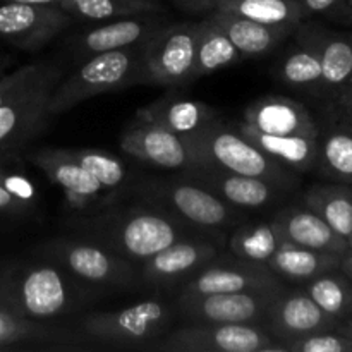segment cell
<instances>
[{"instance_id":"19","label":"cell","mask_w":352,"mask_h":352,"mask_svg":"<svg viewBox=\"0 0 352 352\" xmlns=\"http://www.w3.org/2000/svg\"><path fill=\"white\" fill-rule=\"evenodd\" d=\"M294 34L313 47L318 55L322 65V98L327 102L352 78V33H339L302 21Z\"/></svg>"},{"instance_id":"34","label":"cell","mask_w":352,"mask_h":352,"mask_svg":"<svg viewBox=\"0 0 352 352\" xmlns=\"http://www.w3.org/2000/svg\"><path fill=\"white\" fill-rule=\"evenodd\" d=\"M309 298L332 318L342 322L352 315V280L333 270L302 282Z\"/></svg>"},{"instance_id":"16","label":"cell","mask_w":352,"mask_h":352,"mask_svg":"<svg viewBox=\"0 0 352 352\" xmlns=\"http://www.w3.org/2000/svg\"><path fill=\"white\" fill-rule=\"evenodd\" d=\"M265 323L270 336L282 346L298 337L336 330L340 325L309 298L305 289H285V285L275 294Z\"/></svg>"},{"instance_id":"4","label":"cell","mask_w":352,"mask_h":352,"mask_svg":"<svg viewBox=\"0 0 352 352\" xmlns=\"http://www.w3.org/2000/svg\"><path fill=\"white\" fill-rule=\"evenodd\" d=\"M186 143L195 155L196 165L263 179L287 191L298 186V177L291 168L263 153L237 126H229L217 119L198 134L188 138Z\"/></svg>"},{"instance_id":"14","label":"cell","mask_w":352,"mask_h":352,"mask_svg":"<svg viewBox=\"0 0 352 352\" xmlns=\"http://www.w3.org/2000/svg\"><path fill=\"white\" fill-rule=\"evenodd\" d=\"M284 282L265 265L234 260H212L182 284L181 296L230 294V292L280 289Z\"/></svg>"},{"instance_id":"37","label":"cell","mask_w":352,"mask_h":352,"mask_svg":"<svg viewBox=\"0 0 352 352\" xmlns=\"http://www.w3.org/2000/svg\"><path fill=\"white\" fill-rule=\"evenodd\" d=\"M285 352H352V339L339 330L308 333L284 344Z\"/></svg>"},{"instance_id":"28","label":"cell","mask_w":352,"mask_h":352,"mask_svg":"<svg viewBox=\"0 0 352 352\" xmlns=\"http://www.w3.org/2000/svg\"><path fill=\"white\" fill-rule=\"evenodd\" d=\"M315 168L320 175L352 186V127L329 120L318 133Z\"/></svg>"},{"instance_id":"25","label":"cell","mask_w":352,"mask_h":352,"mask_svg":"<svg viewBox=\"0 0 352 352\" xmlns=\"http://www.w3.org/2000/svg\"><path fill=\"white\" fill-rule=\"evenodd\" d=\"M208 17L226 31L243 58L263 57V55L272 54L285 38L294 34V31L285 30V28L268 26V24L256 23V21L217 9L210 12Z\"/></svg>"},{"instance_id":"5","label":"cell","mask_w":352,"mask_h":352,"mask_svg":"<svg viewBox=\"0 0 352 352\" xmlns=\"http://www.w3.org/2000/svg\"><path fill=\"white\" fill-rule=\"evenodd\" d=\"M64 69L52 60L28 64L26 74L0 102V155L14 153L47 126L48 102Z\"/></svg>"},{"instance_id":"18","label":"cell","mask_w":352,"mask_h":352,"mask_svg":"<svg viewBox=\"0 0 352 352\" xmlns=\"http://www.w3.org/2000/svg\"><path fill=\"white\" fill-rule=\"evenodd\" d=\"M181 175L205 186L215 192L219 198L239 210H260L277 205L282 201L287 189L250 175L232 174V172L219 170L205 165H195L186 168Z\"/></svg>"},{"instance_id":"32","label":"cell","mask_w":352,"mask_h":352,"mask_svg":"<svg viewBox=\"0 0 352 352\" xmlns=\"http://www.w3.org/2000/svg\"><path fill=\"white\" fill-rule=\"evenodd\" d=\"M282 243L285 241L282 239L274 220H270L239 226L230 236L229 248L230 253L239 260L267 267L268 260L274 256Z\"/></svg>"},{"instance_id":"7","label":"cell","mask_w":352,"mask_h":352,"mask_svg":"<svg viewBox=\"0 0 352 352\" xmlns=\"http://www.w3.org/2000/svg\"><path fill=\"white\" fill-rule=\"evenodd\" d=\"M45 261L57 265L89 287H127L140 278L134 261L119 256L103 244L89 239L58 237L40 246Z\"/></svg>"},{"instance_id":"45","label":"cell","mask_w":352,"mask_h":352,"mask_svg":"<svg viewBox=\"0 0 352 352\" xmlns=\"http://www.w3.org/2000/svg\"><path fill=\"white\" fill-rule=\"evenodd\" d=\"M3 2H21V3H43V6H58L60 0H3Z\"/></svg>"},{"instance_id":"23","label":"cell","mask_w":352,"mask_h":352,"mask_svg":"<svg viewBox=\"0 0 352 352\" xmlns=\"http://www.w3.org/2000/svg\"><path fill=\"white\" fill-rule=\"evenodd\" d=\"M272 220L285 243L337 254L349 248L346 237L337 234L322 217L306 206H289L275 213Z\"/></svg>"},{"instance_id":"3","label":"cell","mask_w":352,"mask_h":352,"mask_svg":"<svg viewBox=\"0 0 352 352\" xmlns=\"http://www.w3.org/2000/svg\"><path fill=\"white\" fill-rule=\"evenodd\" d=\"M134 192L141 203L164 210L191 229L215 239L241 222L239 208L184 175L143 179L134 186Z\"/></svg>"},{"instance_id":"30","label":"cell","mask_w":352,"mask_h":352,"mask_svg":"<svg viewBox=\"0 0 352 352\" xmlns=\"http://www.w3.org/2000/svg\"><path fill=\"white\" fill-rule=\"evenodd\" d=\"M306 208L322 217L337 234L349 237L352 234V186L315 184L302 195Z\"/></svg>"},{"instance_id":"36","label":"cell","mask_w":352,"mask_h":352,"mask_svg":"<svg viewBox=\"0 0 352 352\" xmlns=\"http://www.w3.org/2000/svg\"><path fill=\"white\" fill-rule=\"evenodd\" d=\"M71 155L96 181L110 191H117L127 181V168L120 158L102 150H71Z\"/></svg>"},{"instance_id":"44","label":"cell","mask_w":352,"mask_h":352,"mask_svg":"<svg viewBox=\"0 0 352 352\" xmlns=\"http://www.w3.org/2000/svg\"><path fill=\"white\" fill-rule=\"evenodd\" d=\"M337 330H339V332H342L344 336L351 337L352 339V315L347 316L346 320H342V322H340V325L337 327Z\"/></svg>"},{"instance_id":"8","label":"cell","mask_w":352,"mask_h":352,"mask_svg":"<svg viewBox=\"0 0 352 352\" xmlns=\"http://www.w3.org/2000/svg\"><path fill=\"white\" fill-rule=\"evenodd\" d=\"M174 311L162 301H143L110 313H91L81 322L88 339L110 349H144L168 329Z\"/></svg>"},{"instance_id":"42","label":"cell","mask_w":352,"mask_h":352,"mask_svg":"<svg viewBox=\"0 0 352 352\" xmlns=\"http://www.w3.org/2000/svg\"><path fill=\"white\" fill-rule=\"evenodd\" d=\"M175 6L189 14H210L219 7L220 0H174Z\"/></svg>"},{"instance_id":"6","label":"cell","mask_w":352,"mask_h":352,"mask_svg":"<svg viewBox=\"0 0 352 352\" xmlns=\"http://www.w3.org/2000/svg\"><path fill=\"white\" fill-rule=\"evenodd\" d=\"M141 47L143 45L91 55L71 74L62 76L52 91L48 116H60L93 96L140 85Z\"/></svg>"},{"instance_id":"17","label":"cell","mask_w":352,"mask_h":352,"mask_svg":"<svg viewBox=\"0 0 352 352\" xmlns=\"http://www.w3.org/2000/svg\"><path fill=\"white\" fill-rule=\"evenodd\" d=\"M120 148L129 157L168 170H186L196 165L186 140L148 120L134 119L120 136Z\"/></svg>"},{"instance_id":"41","label":"cell","mask_w":352,"mask_h":352,"mask_svg":"<svg viewBox=\"0 0 352 352\" xmlns=\"http://www.w3.org/2000/svg\"><path fill=\"white\" fill-rule=\"evenodd\" d=\"M30 206L17 199L16 196L10 195L9 191L0 186V213H9V215H23V213L30 212Z\"/></svg>"},{"instance_id":"46","label":"cell","mask_w":352,"mask_h":352,"mask_svg":"<svg viewBox=\"0 0 352 352\" xmlns=\"http://www.w3.org/2000/svg\"><path fill=\"white\" fill-rule=\"evenodd\" d=\"M349 12H351V24H352V0H349Z\"/></svg>"},{"instance_id":"1","label":"cell","mask_w":352,"mask_h":352,"mask_svg":"<svg viewBox=\"0 0 352 352\" xmlns=\"http://www.w3.org/2000/svg\"><path fill=\"white\" fill-rule=\"evenodd\" d=\"M78 229L82 236L134 263H143L182 237L206 236L170 213L141 201L127 206L110 203L96 215L82 219Z\"/></svg>"},{"instance_id":"39","label":"cell","mask_w":352,"mask_h":352,"mask_svg":"<svg viewBox=\"0 0 352 352\" xmlns=\"http://www.w3.org/2000/svg\"><path fill=\"white\" fill-rule=\"evenodd\" d=\"M327 113L329 120L342 122L352 127V78L336 95L327 100Z\"/></svg>"},{"instance_id":"11","label":"cell","mask_w":352,"mask_h":352,"mask_svg":"<svg viewBox=\"0 0 352 352\" xmlns=\"http://www.w3.org/2000/svg\"><path fill=\"white\" fill-rule=\"evenodd\" d=\"M219 239L189 236L175 241L141 263L140 278L150 287L168 289L184 284L206 263L219 256Z\"/></svg>"},{"instance_id":"13","label":"cell","mask_w":352,"mask_h":352,"mask_svg":"<svg viewBox=\"0 0 352 352\" xmlns=\"http://www.w3.org/2000/svg\"><path fill=\"white\" fill-rule=\"evenodd\" d=\"M280 289L230 292V294H179L177 306L182 315L192 322L263 325L268 308Z\"/></svg>"},{"instance_id":"38","label":"cell","mask_w":352,"mask_h":352,"mask_svg":"<svg viewBox=\"0 0 352 352\" xmlns=\"http://www.w3.org/2000/svg\"><path fill=\"white\" fill-rule=\"evenodd\" d=\"M0 186H2L6 191H9L12 196H16L17 199L26 203L30 208H33V206L36 205L38 192L36 189H34L33 182H31L23 172L3 167L2 162H0Z\"/></svg>"},{"instance_id":"20","label":"cell","mask_w":352,"mask_h":352,"mask_svg":"<svg viewBox=\"0 0 352 352\" xmlns=\"http://www.w3.org/2000/svg\"><path fill=\"white\" fill-rule=\"evenodd\" d=\"M165 24L167 21L162 17V14H138L110 19V23L78 34L74 40V52L88 58L103 52L143 45Z\"/></svg>"},{"instance_id":"26","label":"cell","mask_w":352,"mask_h":352,"mask_svg":"<svg viewBox=\"0 0 352 352\" xmlns=\"http://www.w3.org/2000/svg\"><path fill=\"white\" fill-rule=\"evenodd\" d=\"M237 127L263 153H267L284 167L291 168L292 172H309L315 168L316 155H318V136H306V134L277 136V134L261 133L243 122L237 124Z\"/></svg>"},{"instance_id":"10","label":"cell","mask_w":352,"mask_h":352,"mask_svg":"<svg viewBox=\"0 0 352 352\" xmlns=\"http://www.w3.org/2000/svg\"><path fill=\"white\" fill-rule=\"evenodd\" d=\"M198 23L165 24L141 47L140 85L175 88L192 81Z\"/></svg>"},{"instance_id":"15","label":"cell","mask_w":352,"mask_h":352,"mask_svg":"<svg viewBox=\"0 0 352 352\" xmlns=\"http://www.w3.org/2000/svg\"><path fill=\"white\" fill-rule=\"evenodd\" d=\"M30 160L47 175L48 181L62 189L69 206L74 210H88L113 203V191L100 184L85 167H81L71 155V150L43 148L33 151Z\"/></svg>"},{"instance_id":"12","label":"cell","mask_w":352,"mask_h":352,"mask_svg":"<svg viewBox=\"0 0 352 352\" xmlns=\"http://www.w3.org/2000/svg\"><path fill=\"white\" fill-rule=\"evenodd\" d=\"M72 19L60 6L6 2L0 6V36L21 50L34 52L67 30Z\"/></svg>"},{"instance_id":"24","label":"cell","mask_w":352,"mask_h":352,"mask_svg":"<svg viewBox=\"0 0 352 352\" xmlns=\"http://www.w3.org/2000/svg\"><path fill=\"white\" fill-rule=\"evenodd\" d=\"M136 119L155 122L188 140L217 120V113L203 102L167 95L138 110Z\"/></svg>"},{"instance_id":"2","label":"cell","mask_w":352,"mask_h":352,"mask_svg":"<svg viewBox=\"0 0 352 352\" xmlns=\"http://www.w3.org/2000/svg\"><path fill=\"white\" fill-rule=\"evenodd\" d=\"M95 289L57 265H0V308L31 320L58 318L74 313L91 299Z\"/></svg>"},{"instance_id":"29","label":"cell","mask_w":352,"mask_h":352,"mask_svg":"<svg viewBox=\"0 0 352 352\" xmlns=\"http://www.w3.org/2000/svg\"><path fill=\"white\" fill-rule=\"evenodd\" d=\"M241 60H243V57H241L236 45L215 21L206 17L205 21L198 23V26H196L192 81L220 71V69L230 67Z\"/></svg>"},{"instance_id":"31","label":"cell","mask_w":352,"mask_h":352,"mask_svg":"<svg viewBox=\"0 0 352 352\" xmlns=\"http://www.w3.org/2000/svg\"><path fill=\"white\" fill-rule=\"evenodd\" d=\"M217 10L291 31L306 19L299 0H220Z\"/></svg>"},{"instance_id":"27","label":"cell","mask_w":352,"mask_h":352,"mask_svg":"<svg viewBox=\"0 0 352 352\" xmlns=\"http://www.w3.org/2000/svg\"><path fill=\"white\" fill-rule=\"evenodd\" d=\"M340 254L329 251L311 250V248L296 246L282 243L280 248L268 260L267 267L277 277L292 282H306L327 272L339 270Z\"/></svg>"},{"instance_id":"21","label":"cell","mask_w":352,"mask_h":352,"mask_svg":"<svg viewBox=\"0 0 352 352\" xmlns=\"http://www.w3.org/2000/svg\"><path fill=\"white\" fill-rule=\"evenodd\" d=\"M243 124L277 136L306 134L318 136L320 126L309 110L298 100L289 96H263L244 110Z\"/></svg>"},{"instance_id":"40","label":"cell","mask_w":352,"mask_h":352,"mask_svg":"<svg viewBox=\"0 0 352 352\" xmlns=\"http://www.w3.org/2000/svg\"><path fill=\"white\" fill-rule=\"evenodd\" d=\"M302 7L305 17L316 16H337V14H346L351 21L349 0H299Z\"/></svg>"},{"instance_id":"47","label":"cell","mask_w":352,"mask_h":352,"mask_svg":"<svg viewBox=\"0 0 352 352\" xmlns=\"http://www.w3.org/2000/svg\"><path fill=\"white\" fill-rule=\"evenodd\" d=\"M347 244H349V248H352V234L349 237H347Z\"/></svg>"},{"instance_id":"43","label":"cell","mask_w":352,"mask_h":352,"mask_svg":"<svg viewBox=\"0 0 352 352\" xmlns=\"http://www.w3.org/2000/svg\"><path fill=\"white\" fill-rule=\"evenodd\" d=\"M339 272H342L349 280H352V248H347V250L340 254Z\"/></svg>"},{"instance_id":"22","label":"cell","mask_w":352,"mask_h":352,"mask_svg":"<svg viewBox=\"0 0 352 352\" xmlns=\"http://www.w3.org/2000/svg\"><path fill=\"white\" fill-rule=\"evenodd\" d=\"M85 347L76 342V337L69 330L52 327L41 320L24 318L0 308V351H76Z\"/></svg>"},{"instance_id":"33","label":"cell","mask_w":352,"mask_h":352,"mask_svg":"<svg viewBox=\"0 0 352 352\" xmlns=\"http://www.w3.org/2000/svg\"><path fill=\"white\" fill-rule=\"evenodd\" d=\"M278 78L291 88L322 98V65L313 47L296 38V47L278 64Z\"/></svg>"},{"instance_id":"9","label":"cell","mask_w":352,"mask_h":352,"mask_svg":"<svg viewBox=\"0 0 352 352\" xmlns=\"http://www.w3.org/2000/svg\"><path fill=\"white\" fill-rule=\"evenodd\" d=\"M157 352H284L261 325L195 322L148 347Z\"/></svg>"},{"instance_id":"35","label":"cell","mask_w":352,"mask_h":352,"mask_svg":"<svg viewBox=\"0 0 352 352\" xmlns=\"http://www.w3.org/2000/svg\"><path fill=\"white\" fill-rule=\"evenodd\" d=\"M58 6L72 17L89 21H110L138 14L164 12V6L157 0H60Z\"/></svg>"}]
</instances>
